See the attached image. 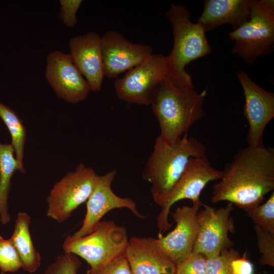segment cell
I'll return each mask as SVG.
<instances>
[{"label":"cell","mask_w":274,"mask_h":274,"mask_svg":"<svg viewBox=\"0 0 274 274\" xmlns=\"http://www.w3.org/2000/svg\"><path fill=\"white\" fill-rule=\"evenodd\" d=\"M214 184L211 201H227L247 211L260 204L274 190V149L270 147L239 150Z\"/></svg>","instance_id":"cell-1"},{"label":"cell","mask_w":274,"mask_h":274,"mask_svg":"<svg viewBox=\"0 0 274 274\" xmlns=\"http://www.w3.org/2000/svg\"><path fill=\"white\" fill-rule=\"evenodd\" d=\"M207 91L198 93L194 88L177 87L167 76L161 82L150 105L159 122L161 139L173 144L204 116Z\"/></svg>","instance_id":"cell-2"},{"label":"cell","mask_w":274,"mask_h":274,"mask_svg":"<svg viewBox=\"0 0 274 274\" xmlns=\"http://www.w3.org/2000/svg\"><path fill=\"white\" fill-rule=\"evenodd\" d=\"M165 15L172 25L174 41L171 53L165 56L167 76L177 87L194 88L191 76L185 67L212 53L206 31L200 23L190 20V13L183 5L172 4Z\"/></svg>","instance_id":"cell-3"},{"label":"cell","mask_w":274,"mask_h":274,"mask_svg":"<svg viewBox=\"0 0 274 274\" xmlns=\"http://www.w3.org/2000/svg\"><path fill=\"white\" fill-rule=\"evenodd\" d=\"M204 145L185 133L169 144L157 137L154 149L142 173L143 178L151 185L152 196L168 192L182 174L189 159L206 156Z\"/></svg>","instance_id":"cell-4"},{"label":"cell","mask_w":274,"mask_h":274,"mask_svg":"<svg viewBox=\"0 0 274 274\" xmlns=\"http://www.w3.org/2000/svg\"><path fill=\"white\" fill-rule=\"evenodd\" d=\"M125 227L114 221H100L96 228L86 235H67L63 244L64 253L84 259L90 265L88 273L94 272L114 260L125 255L128 243Z\"/></svg>","instance_id":"cell-5"},{"label":"cell","mask_w":274,"mask_h":274,"mask_svg":"<svg viewBox=\"0 0 274 274\" xmlns=\"http://www.w3.org/2000/svg\"><path fill=\"white\" fill-rule=\"evenodd\" d=\"M231 52L246 63L271 53L274 47V1L251 0L249 19L229 33Z\"/></svg>","instance_id":"cell-6"},{"label":"cell","mask_w":274,"mask_h":274,"mask_svg":"<svg viewBox=\"0 0 274 274\" xmlns=\"http://www.w3.org/2000/svg\"><path fill=\"white\" fill-rule=\"evenodd\" d=\"M222 170L212 166L207 156L190 157L180 177L166 193L153 196L161 209L157 216L159 233L169 229L173 223L168 221L172 206L177 201L188 199L193 204H203L200 199L202 190L211 182L220 180Z\"/></svg>","instance_id":"cell-7"},{"label":"cell","mask_w":274,"mask_h":274,"mask_svg":"<svg viewBox=\"0 0 274 274\" xmlns=\"http://www.w3.org/2000/svg\"><path fill=\"white\" fill-rule=\"evenodd\" d=\"M98 176L93 168L82 163L67 173L50 190L47 216L59 223L67 220L74 211L87 201Z\"/></svg>","instance_id":"cell-8"},{"label":"cell","mask_w":274,"mask_h":274,"mask_svg":"<svg viewBox=\"0 0 274 274\" xmlns=\"http://www.w3.org/2000/svg\"><path fill=\"white\" fill-rule=\"evenodd\" d=\"M167 76L165 56L152 54L115 80L117 95L130 103L150 105L160 83Z\"/></svg>","instance_id":"cell-9"},{"label":"cell","mask_w":274,"mask_h":274,"mask_svg":"<svg viewBox=\"0 0 274 274\" xmlns=\"http://www.w3.org/2000/svg\"><path fill=\"white\" fill-rule=\"evenodd\" d=\"M233 204L217 209L207 204L197 214L198 234L193 251L203 255L207 259L220 255L232 247L234 243L228 233L235 232L233 218L230 216Z\"/></svg>","instance_id":"cell-10"},{"label":"cell","mask_w":274,"mask_h":274,"mask_svg":"<svg viewBox=\"0 0 274 274\" xmlns=\"http://www.w3.org/2000/svg\"><path fill=\"white\" fill-rule=\"evenodd\" d=\"M236 76L245 99L243 114L249 126L248 147H263L264 129L274 117V94L259 86L241 70L236 72Z\"/></svg>","instance_id":"cell-11"},{"label":"cell","mask_w":274,"mask_h":274,"mask_svg":"<svg viewBox=\"0 0 274 274\" xmlns=\"http://www.w3.org/2000/svg\"><path fill=\"white\" fill-rule=\"evenodd\" d=\"M45 77L57 96L70 104L84 101L90 91L70 54L60 51H52L47 56Z\"/></svg>","instance_id":"cell-12"},{"label":"cell","mask_w":274,"mask_h":274,"mask_svg":"<svg viewBox=\"0 0 274 274\" xmlns=\"http://www.w3.org/2000/svg\"><path fill=\"white\" fill-rule=\"evenodd\" d=\"M116 174V170L113 169L98 176L94 190L86 201V214L82 225L73 236L79 237L90 234L96 228L102 217L115 209L126 208L139 218H145L132 199L120 197L113 191L111 184Z\"/></svg>","instance_id":"cell-13"},{"label":"cell","mask_w":274,"mask_h":274,"mask_svg":"<svg viewBox=\"0 0 274 274\" xmlns=\"http://www.w3.org/2000/svg\"><path fill=\"white\" fill-rule=\"evenodd\" d=\"M101 48L104 76L109 78H116L153 54L150 46L133 43L114 30L102 36Z\"/></svg>","instance_id":"cell-14"},{"label":"cell","mask_w":274,"mask_h":274,"mask_svg":"<svg viewBox=\"0 0 274 274\" xmlns=\"http://www.w3.org/2000/svg\"><path fill=\"white\" fill-rule=\"evenodd\" d=\"M203 204H193L177 208L172 215L176 223L175 229L166 236L158 233L156 242L176 265L192 252L198 234L197 214Z\"/></svg>","instance_id":"cell-15"},{"label":"cell","mask_w":274,"mask_h":274,"mask_svg":"<svg viewBox=\"0 0 274 274\" xmlns=\"http://www.w3.org/2000/svg\"><path fill=\"white\" fill-rule=\"evenodd\" d=\"M72 59L87 81L90 91L101 90L104 77L101 37L90 31L72 38L69 41Z\"/></svg>","instance_id":"cell-16"},{"label":"cell","mask_w":274,"mask_h":274,"mask_svg":"<svg viewBox=\"0 0 274 274\" xmlns=\"http://www.w3.org/2000/svg\"><path fill=\"white\" fill-rule=\"evenodd\" d=\"M125 257L131 274H176V265L160 248L156 238L131 236Z\"/></svg>","instance_id":"cell-17"},{"label":"cell","mask_w":274,"mask_h":274,"mask_svg":"<svg viewBox=\"0 0 274 274\" xmlns=\"http://www.w3.org/2000/svg\"><path fill=\"white\" fill-rule=\"evenodd\" d=\"M251 0H206L198 22L206 31L222 25H231L234 30L249 19Z\"/></svg>","instance_id":"cell-18"},{"label":"cell","mask_w":274,"mask_h":274,"mask_svg":"<svg viewBox=\"0 0 274 274\" xmlns=\"http://www.w3.org/2000/svg\"><path fill=\"white\" fill-rule=\"evenodd\" d=\"M31 218L25 212H20L10 238L20 257L22 267L29 272H34L41 265L40 253L35 248L29 232Z\"/></svg>","instance_id":"cell-19"},{"label":"cell","mask_w":274,"mask_h":274,"mask_svg":"<svg viewBox=\"0 0 274 274\" xmlns=\"http://www.w3.org/2000/svg\"><path fill=\"white\" fill-rule=\"evenodd\" d=\"M19 167L11 144L0 142V220L6 224L11 220L8 213V199L11 179Z\"/></svg>","instance_id":"cell-20"},{"label":"cell","mask_w":274,"mask_h":274,"mask_svg":"<svg viewBox=\"0 0 274 274\" xmlns=\"http://www.w3.org/2000/svg\"><path fill=\"white\" fill-rule=\"evenodd\" d=\"M0 118L7 126L11 136V145L19 167V172L25 173L23 166L24 146L26 131L22 120L15 111L0 102Z\"/></svg>","instance_id":"cell-21"},{"label":"cell","mask_w":274,"mask_h":274,"mask_svg":"<svg viewBox=\"0 0 274 274\" xmlns=\"http://www.w3.org/2000/svg\"><path fill=\"white\" fill-rule=\"evenodd\" d=\"M253 222L263 229L274 233V191L264 203L246 211Z\"/></svg>","instance_id":"cell-22"},{"label":"cell","mask_w":274,"mask_h":274,"mask_svg":"<svg viewBox=\"0 0 274 274\" xmlns=\"http://www.w3.org/2000/svg\"><path fill=\"white\" fill-rule=\"evenodd\" d=\"M22 267L19 254L10 238L5 239L0 235V274L14 272Z\"/></svg>","instance_id":"cell-23"},{"label":"cell","mask_w":274,"mask_h":274,"mask_svg":"<svg viewBox=\"0 0 274 274\" xmlns=\"http://www.w3.org/2000/svg\"><path fill=\"white\" fill-rule=\"evenodd\" d=\"M254 229L257 240V248L262 256L259 262L262 265L274 266V233L255 225Z\"/></svg>","instance_id":"cell-24"},{"label":"cell","mask_w":274,"mask_h":274,"mask_svg":"<svg viewBox=\"0 0 274 274\" xmlns=\"http://www.w3.org/2000/svg\"><path fill=\"white\" fill-rule=\"evenodd\" d=\"M239 257V253L232 247L218 256L207 259V274H233L232 261Z\"/></svg>","instance_id":"cell-25"},{"label":"cell","mask_w":274,"mask_h":274,"mask_svg":"<svg viewBox=\"0 0 274 274\" xmlns=\"http://www.w3.org/2000/svg\"><path fill=\"white\" fill-rule=\"evenodd\" d=\"M81 262L78 256L71 253H64L58 256L55 262L46 269L45 274H77Z\"/></svg>","instance_id":"cell-26"},{"label":"cell","mask_w":274,"mask_h":274,"mask_svg":"<svg viewBox=\"0 0 274 274\" xmlns=\"http://www.w3.org/2000/svg\"><path fill=\"white\" fill-rule=\"evenodd\" d=\"M207 258L202 254L192 252L176 265V274H207Z\"/></svg>","instance_id":"cell-27"},{"label":"cell","mask_w":274,"mask_h":274,"mask_svg":"<svg viewBox=\"0 0 274 274\" xmlns=\"http://www.w3.org/2000/svg\"><path fill=\"white\" fill-rule=\"evenodd\" d=\"M82 0H60V10L59 19L65 26L74 27L77 23V12L82 3Z\"/></svg>","instance_id":"cell-28"},{"label":"cell","mask_w":274,"mask_h":274,"mask_svg":"<svg viewBox=\"0 0 274 274\" xmlns=\"http://www.w3.org/2000/svg\"><path fill=\"white\" fill-rule=\"evenodd\" d=\"M89 274H131L128 261L125 257H120L98 270Z\"/></svg>","instance_id":"cell-29"},{"label":"cell","mask_w":274,"mask_h":274,"mask_svg":"<svg viewBox=\"0 0 274 274\" xmlns=\"http://www.w3.org/2000/svg\"><path fill=\"white\" fill-rule=\"evenodd\" d=\"M233 274H253L254 266L253 264L247 258L246 254L243 257L234 259L231 263Z\"/></svg>","instance_id":"cell-30"},{"label":"cell","mask_w":274,"mask_h":274,"mask_svg":"<svg viewBox=\"0 0 274 274\" xmlns=\"http://www.w3.org/2000/svg\"><path fill=\"white\" fill-rule=\"evenodd\" d=\"M253 274H262L261 273H254Z\"/></svg>","instance_id":"cell-31"}]
</instances>
